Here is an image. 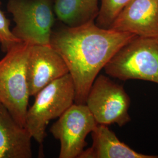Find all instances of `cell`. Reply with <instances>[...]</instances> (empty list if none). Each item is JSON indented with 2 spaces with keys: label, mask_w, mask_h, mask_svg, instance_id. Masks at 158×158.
Returning a JSON list of instances; mask_svg holds the SVG:
<instances>
[{
  "label": "cell",
  "mask_w": 158,
  "mask_h": 158,
  "mask_svg": "<svg viewBox=\"0 0 158 158\" xmlns=\"http://www.w3.org/2000/svg\"><path fill=\"white\" fill-rule=\"evenodd\" d=\"M133 34L102 28L95 21L53 31L51 46L62 57L73 81L74 102L85 104L100 72Z\"/></svg>",
  "instance_id": "1"
},
{
  "label": "cell",
  "mask_w": 158,
  "mask_h": 158,
  "mask_svg": "<svg viewBox=\"0 0 158 158\" xmlns=\"http://www.w3.org/2000/svg\"><path fill=\"white\" fill-rule=\"evenodd\" d=\"M30 46L19 42L0 60V103L23 127L31 97L27 76Z\"/></svg>",
  "instance_id": "2"
},
{
  "label": "cell",
  "mask_w": 158,
  "mask_h": 158,
  "mask_svg": "<svg viewBox=\"0 0 158 158\" xmlns=\"http://www.w3.org/2000/svg\"><path fill=\"white\" fill-rule=\"evenodd\" d=\"M122 81L141 80L158 85V37L135 36L120 48L104 68Z\"/></svg>",
  "instance_id": "3"
},
{
  "label": "cell",
  "mask_w": 158,
  "mask_h": 158,
  "mask_svg": "<svg viewBox=\"0 0 158 158\" xmlns=\"http://www.w3.org/2000/svg\"><path fill=\"white\" fill-rule=\"evenodd\" d=\"M35 97L34 104L27 112L25 127L32 138L42 143L49 122L59 118L74 103L75 89L70 74L46 85Z\"/></svg>",
  "instance_id": "4"
},
{
  "label": "cell",
  "mask_w": 158,
  "mask_h": 158,
  "mask_svg": "<svg viewBox=\"0 0 158 158\" xmlns=\"http://www.w3.org/2000/svg\"><path fill=\"white\" fill-rule=\"evenodd\" d=\"M6 8L15 23L12 32L18 40L30 45H51L53 0H9Z\"/></svg>",
  "instance_id": "5"
},
{
  "label": "cell",
  "mask_w": 158,
  "mask_h": 158,
  "mask_svg": "<svg viewBox=\"0 0 158 158\" xmlns=\"http://www.w3.org/2000/svg\"><path fill=\"white\" fill-rule=\"evenodd\" d=\"M85 104L97 124L123 127L131 121L130 97L123 86L107 76L98 75L91 87Z\"/></svg>",
  "instance_id": "6"
},
{
  "label": "cell",
  "mask_w": 158,
  "mask_h": 158,
  "mask_svg": "<svg viewBox=\"0 0 158 158\" xmlns=\"http://www.w3.org/2000/svg\"><path fill=\"white\" fill-rule=\"evenodd\" d=\"M52 125L50 132L60 143L59 158H79L85 139L97 123L85 104L74 103Z\"/></svg>",
  "instance_id": "7"
},
{
  "label": "cell",
  "mask_w": 158,
  "mask_h": 158,
  "mask_svg": "<svg viewBox=\"0 0 158 158\" xmlns=\"http://www.w3.org/2000/svg\"><path fill=\"white\" fill-rule=\"evenodd\" d=\"M69 73L62 57L51 45H31L27 60L31 97H35L46 85Z\"/></svg>",
  "instance_id": "8"
},
{
  "label": "cell",
  "mask_w": 158,
  "mask_h": 158,
  "mask_svg": "<svg viewBox=\"0 0 158 158\" xmlns=\"http://www.w3.org/2000/svg\"><path fill=\"white\" fill-rule=\"evenodd\" d=\"M141 37H158V0H131L110 28Z\"/></svg>",
  "instance_id": "9"
},
{
  "label": "cell",
  "mask_w": 158,
  "mask_h": 158,
  "mask_svg": "<svg viewBox=\"0 0 158 158\" xmlns=\"http://www.w3.org/2000/svg\"><path fill=\"white\" fill-rule=\"evenodd\" d=\"M32 136L0 103V158H31Z\"/></svg>",
  "instance_id": "10"
},
{
  "label": "cell",
  "mask_w": 158,
  "mask_h": 158,
  "mask_svg": "<svg viewBox=\"0 0 158 158\" xmlns=\"http://www.w3.org/2000/svg\"><path fill=\"white\" fill-rule=\"evenodd\" d=\"M93 144L79 158H158V155L138 152L121 141L105 125L97 124L91 132Z\"/></svg>",
  "instance_id": "11"
},
{
  "label": "cell",
  "mask_w": 158,
  "mask_h": 158,
  "mask_svg": "<svg viewBox=\"0 0 158 158\" xmlns=\"http://www.w3.org/2000/svg\"><path fill=\"white\" fill-rule=\"evenodd\" d=\"M57 19L69 27L95 21L99 11V0H53Z\"/></svg>",
  "instance_id": "12"
},
{
  "label": "cell",
  "mask_w": 158,
  "mask_h": 158,
  "mask_svg": "<svg viewBox=\"0 0 158 158\" xmlns=\"http://www.w3.org/2000/svg\"><path fill=\"white\" fill-rule=\"evenodd\" d=\"M100 6L95 20L97 26L109 29L119 14L131 0H99Z\"/></svg>",
  "instance_id": "13"
},
{
  "label": "cell",
  "mask_w": 158,
  "mask_h": 158,
  "mask_svg": "<svg viewBox=\"0 0 158 158\" xmlns=\"http://www.w3.org/2000/svg\"><path fill=\"white\" fill-rule=\"evenodd\" d=\"M1 2L0 1V6ZM10 20L0 8V44L1 50L6 53L14 46L21 42L16 38L10 29Z\"/></svg>",
  "instance_id": "14"
}]
</instances>
